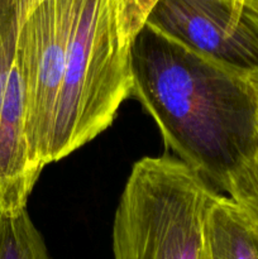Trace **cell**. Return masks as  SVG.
Instances as JSON below:
<instances>
[{
    "label": "cell",
    "mask_w": 258,
    "mask_h": 259,
    "mask_svg": "<svg viewBox=\"0 0 258 259\" xmlns=\"http://www.w3.org/2000/svg\"><path fill=\"white\" fill-rule=\"evenodd\" d=\"M132 96L167 148L225 191L258 151V78L144 25L131 50Z\"/></svg>",
    "instance_id": "1"
},
{
    "label": "cell",
    "mask_w": 258,
    "mask_h": 259,
    "mask_svg": "<svg viewBox=\"0 0 258 259\" xmlns=\"http://www.w3.org/2000/svg\"><path fill=\"white\" fill-rule=\"evenodd\" d=\"M157 2L77 0L48 163L106 131L132 96V46Z\"/></svg>",
    "instance_id": "2"
},
{
    "label": "cell",
    "mask_w": 258,
    "mask_h": 259,
    "mask_svg": "<svg viewBox=\"0 0 258 259\" xmlns=\"http://www.w3.org/2000/svg\"><path fill=\"white\" fill-rule=\"evenodd\" d=\"M217 195L176 157L138 159L114 217V259H206L204 218Z\"/></svg>",
    "instance_id": "3"
},
{
    "label": "cell",
    "mask_w": 258,
    "mask_h": 259,
    "mask_svg": "<svg viewBox=\"0 0 258 259\" xmlns=\"http://www.w3.org/2000/svg\"><path fill=\"white\" fill-rule=\"evenodd\" d=\"M147 24L192 51L258 78V12L227 0H158Z\"/></svg>",
    "instance_id": "4"
},
{
    "label": "cell",
    "mask_w": 258,
    "mask_h": 259,
    "mask_svg": "<svg viewBox=\"0 0 258 259\" xmlns=\"http://www.w3.org/2000/svg\"><path fill=\"white\" fill-rule=\"evenodd\" d=\"M206 259H258V225L229 196L218 194L204 218Z\"/></svg>",
    "instance_id": "5"
},
{
    "label": "cell",
    "mask_w": 258,
    "mask_h": 259,
    "mask_svg": "<svg viewBox=\"0 0 258 259\" xmlns=\"http://www.w3.org/2000/svg\"><path fill=\"white\" fill-rule=\"evenodd\" d=\"M0 259H51L27 207L15 212H0Z\"/></svg>",
    "instance_id": "6"
},
{
    "label": "cell",
    "mask_w": 258,
    "mask_h": 259,
    "mask_svg": "<svg viewBox=\"0 0 258 259\" xmlns=\"http://www.w3.org/2000/svg\"><path fill=\"white\" fill-rule=\"evenodd\" d=\"M225 192L258 225V151L252 161L230 180Z\"/></svg>",
    "instance_id": "7"
},
{
    "label": "cell",
    "mask_w": 258,
    "mask_h": 259,
    "mask_svg": "<svg viewBox=\"0 0 258 259\" xmlns=\"http://www.w3.org/2000/svg\"><path fill=\"white\" fill-rule=\"evenodd\" d=\"M15 35L17 20L14 0H0V104L14 61Z\"/></svg>",
    "instance_id": "8"
},
{
    "label": "cell",
    "mask_w": 258,
    "mask_h": 259,
    "mask_svg": "<svg viewBox=\"0 0 258 259\" xmlns=\"http://www.w3.org/2000/svg\"><path fill=\"white\" fill-rule=\"evenodd\" d=\"M227 2L233 3V4L243 5V7L250 8V9L258 12V0H227Z\"/></svg>",
    "instance_id": "9"
}]
</instances>
